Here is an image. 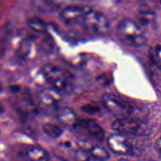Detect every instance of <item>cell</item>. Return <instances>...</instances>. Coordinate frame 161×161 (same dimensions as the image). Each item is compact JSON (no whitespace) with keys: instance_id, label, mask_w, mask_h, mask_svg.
Wrapping results in <instances>:
<instances>
[{"instance_id":"1","label":"cell","mask_w":161,"mask_h":161,"mask_svg":"<svg viewBox=\"0 0 161 161\" xmlns=\"http://www.w3.org/2000/svg\"><path fill=\"white\" fill-rule=\"evenodd\" d=\"M117 35L122 43L132 47L138 48L144 46L147 42L141 28L130 19H125L119 23Z\"/></svg>"},{"instance_id":"2","label":"cell","mask_w":161,"mask_h":161,"mask_svg":"<svg viewBox=\"0 0 161 161\" xmlns=\"http://www.w3.org/2000/svg\"><path fill=\"white\" fill-rule=\"evenodd\" d=\"M42 74L47 82L57 91H68L72 83L71 74L60 67L46 64L42 67Z\"/></svg>"},{"instance_id":"3","label":"cell","mask_w":161,"mask_h":161,"mask_svg":"<svg viewBox=\"0 0 161 161\" xmlns=\"http://www.w3.org/2000/svg\"><path fill=\"white\" fill-rule=\"evenodd\" d=\"M112 128L120 134L136 136H148L152 133V128L148 123L129 116L118 118L112 123Z\"/></svg>"},{"instance_id":"4","label":"cell","mask_w":161,"mask_h":161,"mask_svg":"<svg viewBox=\"0 0 161 161\" xmlns=\"http://www.w3.org/2000/svg\"><path fill=\"white\" fill-rule=\"evenodd\" d=\"M80 25L97 33H104L109 28V21L104 14L87 6H84Z\"/></svg>"},{"instance_id":"5","label":"cell","mask_w":161,"mask_h":161,"mask_svg":"<svg viewBox=\"0 0 161 161\" xmlns=\"http://www.w3.org/2000/svg\"><path fill=\"white\" fill-rule=\"evenodd\" d=\"M103 102L104 106L110 112L119 118L128 117L133 111L130 104L113 94H104L103 96Z\"/></svg>"},{"instance_id":"6","label":"cell","mask_w":161,"mask_h":161,"mask_svg":"<svg viewBox=\"0 0 161 161\" xmlns=\"http://www.w3.org/2000/svg\"><path fill=\"white\" fill-rule=\"evenodd\" d=\"M82 136L94 141H102L104 137L102 128L94 120L91 119H79L73 127Z\"/></svg>"},{"instance_id":"7","label":"cell","mask_w":161,"mask_h":161,"mask_svg":"<svg viewBox=\"0 0 161 161\" xmlns=\"http://www.w3.org/2000/svg\"><path fill=\"white\" fill-rule=\"evenodd\" d=\"M107 142L109 149L116 154L126 156H131L134 154L133 145L123 134L116 133L110 135Z\"/></svg>"},{"instance_id":"8","label":"cell","mask_w":161,"mask_h":161,"mask_svg":"<svg viewBox=\"0 0 161 161\" xmlns=\"http://www.w3.org/2000/svg\"><path fill=\"white\" fill-rule=\"evenodd\" d=\"M77 145L81 150L94 158L103 161L109 157V154L106 149L98 145L92 143L89 140H79Z\"/></svg>"},{"instance_id":"9","label":"cell","mask_w":161,"mask_h":161,"mask_svg":"<svg viewBox=\"0 0 161 161\" xmlns=\"http://www.w3.org/2000/svg\"><path fill=\"white\" fill-rule=\"evenodd\" d=\"M84 11V6L69 5L61 12L60 17L67 24L80 25V21Z\"/></svg>"},{"instance_id":"10","label":"cell","mask_w":161,"mask_h":161,"mask_svg":"<svg viewBox=\"0 0 161 161\" xmlns=\"http://www.w3.org/2000/svg\"><path fill=\"white\" fill-rule=\"evenodd\" d=\"M25 158L28 161H50L51 156L44 148L38 145H31L24 152Z\"/></svg>"},{"instance_id":"11","label":"cell","mask_w":161,"mask_h":161,"mask_svg":"<svg viewBox=\"0 0 161 161\" xmlns=\"http://www.w3.org/2000/svg\"><path fill=\"white\" fill-rule=\"evenodd\" d=\"M56 114L59 122L67 126L74 127L78 119L74 111L68 107L58 108Z\"/></svg>"},{"instance_id":"12","label":"cell","mask_w":161,"mask_h":161,"mask_svg":"<svg viewBox=\"0 0 161 161\" xmlns=\"http://www.w3.org/2000/svg\"><path fill=\"white\" fill-rule=\"evenodd\" d=\"M40 97L43 104L47 106L55 105L60 99L59 92L52 87V89L43 90L40 92Z\"/></svg>"},{"instance_id":"13","label":"cell","mask_w":161,"mask_h":161,"mask_svg":"<svg viewBox=\"0 0 161 161\" xmlns=\"http://www.w3.org/2000/svg\"><path fill=\"white\" fill-rule=\"evenodd\" d=\"M42 130L47 136L52 139H57L60 137L63 133L62 128L53 123H46L43 125Z\"/></svg>"},{"instance_id":"14","label":"cell","mask_w":161,"mask_h":161,"mask_svg":"<svg viewBox=\"0 0 161 161\" xmlns=\"http://www.w3.org/2000/svg\"><path fill=\"white\" fill-rule=\"evenodd\" d=\"M150 57L153 64L161 71V45L153 47L150 50Z\"/></svg>"},{"instance_id":"15","label":"cell","mask_w":161,"mask_h":161,"mask_svg":"<svg viewBox=\"0 0 161 161\" xmlns=\"http://www.w3.org/2000/svg\"><path fill=\"white\" fill-rule=\"evenodd\" d=\"M28 26L31 30L36 33H42L45 31V25L40 19H31L28 23Z\"/></svg>"},{"instance_id":"16","label":"cell","mask_w":161,"mask_h":161,"mask_svg":"<svg viewBox=\"0 0 161 161\" xmlns=\"http://www.w3.org/2000/svg\"><path fill=\"white\" fill-rule=\"evenodd\" d=\"M75 159L76 161H103L90 157L81 150L75 153Z\"/></svg>"},{"instance_id":"17","label":"cell","mask_w":161,"mask_h":161,"mask_svg":"<svg viewBox=\"0 0 161 161\" xmlns=\"http://www.w3.org/2000/svg\"><path fill=\"white\" fill-rule=\"evenodd\" d=\"M99 108L96 107L93 105L87 104L82 107V110L89 114H96L99 111Z\"/></svg>"},{"instance_id":"18","label":"cell","mask_w":161,"mask_h":161,"mask_svg":"<svg viewBox=\"0 0 161 161\" xmlns=\"http://www.w3.org/2000/svg\"><path fill=\"white\" fill-rule=\"evenodd\" d=\"M46 1L55 5H64V4H69L70 3L76 0H46Z\"/></svg>"},{"instance_id":"19","label":"cell","mask_w":161,"mask_h":161,"mask_svg":"<svg viewBox=\"0 0 161 161\" xmlns=\"http://www.w3.org/2000/svg\"><path fill=\"white\" fill-rule=\"evenodd\" d=\"M155 147L156 150L159 155V156L161 158V136L159 137L155 143Z\"/></svg>"},{"instance_id":"20","label":"cell","mask_w":161,"mask_h":161,"mask_svg":"<svg viewBox=\"0 0 161 161\" xmlns=\"http://www.w3.org/2000/svg\"><path fill=\"white\" fill-rule=\"evenodd\" d=\"M50 161H65V160H63V159L61 158H59V157H55V158H50Z\"/></svg>"},{"instance_id":"21","label":"cell","mask_w":161,"mask_h":161,"mask_svg":"<svg viewBox=\"0 0 161 161\" xmlns=\"http://www.w3.org/2000/svg\"><path fill=\"white\" fill-rule=\"evenodd\" d=\"M3 111H4V108H3V106L0 104V114H2V113H3Z\"/></svg>"},{"instance_id":"22","label":"cell","mask_w":161,"mask_h":161,"mask_svg":"<svg viewBox=\"0 0 161 161\" xmlns=\"http://www.w3.org/2000/svg\"><path fill=\"white\" fill-rule=\"evenodd\" d=\"M118 161H129V160H128L127 159H125V158H120L119 160H118Z\"/></svg>"},{"instance_id":"23","label":"cell","mask_w":161,"mask_h":161,"mask_svg":"<svg viewBox=\"0 0 161 161\" xmlns=\"http://www.w3.org/2000/svg\"><path fill=\"white\" fill-rule=\"evenodd\" d=\"M160 3H161V0H160Z\"/></svg>"}]
</instances>
